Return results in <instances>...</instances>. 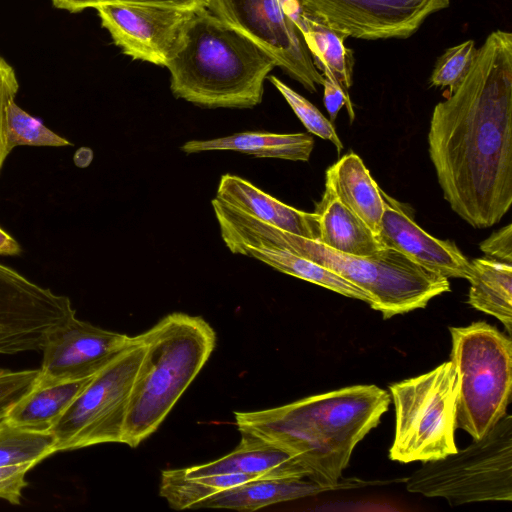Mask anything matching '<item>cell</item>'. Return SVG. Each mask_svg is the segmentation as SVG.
<instances>
[{
	"label": "cell",
	"instance_id": "603a6c76",
	"mask_svg": "<svg viewBox=\"0 0 512 512\" xmlns=\"http://www.w3.org/2000/svg\"><path fill=\"white\" fill-rule=\"evenodd\" d=\"M92 377L48 384L36 382L3 419L28 429L50 430Z\"/></svg>",
	"mask_w": 512,
	"mask_h": 512
},
{
	"label": "cell",
	"instance_id": "6da1fadb",
	"mask_svg": "<svg viewBox=\"0 0 512 512\" xmlns=\"http://www.w3.org/2000/svg\"><path fill=\"white\" fill-rule=\"evenodd\" d=\"M429 155L451 209L470 226L498 223L512 204V34L488 35L460 84L439 102Z\"/></svg>",
	"mask_w": 512,
	"mask_h": 512
},
{
	"label": "cell",
	"instance_id": "83f0119b",
	"mask_svg": "<svg viewBox=\"0 0 512 512\" xmlns=\"http://www.w3.org/2000/svg\"><path fill=\"white\" fill-rule=\"evenodd\" d=\"M6 138L10 152L21 145L62 147L71 145L43 122L20 108L15 99L6 108Z\"/></svg>",
	"mask_w": 512,
	"mask_h": 512
},
{
	"label": "cell",
	"instance_id": "5bb4252c",
	"mask_svg": "<svg viewBox=\"0 0 512 512\" xmlns=\"http://www.w3.org/2000/svg\"><path fill=\"white\" fill-rule=\"evenodd\" d=\"M134 337L94 326L74 316L52 331L42 349L37 383L48 384L94 376Z\"/></svg>",
	"mask_w": 512,
	"mask_h": 512
},
{
	"label": "cell",
	"instance_id": "7a4b0ae2",
	"mask_svg": "<svg viewBox=\"0 0 512 512\" xmlns=\"http://www.w3.org/2000/svg\"><path fill=\"white\" fill-rule=\"evenodd\" d=\"M389 393L374 384L353 385L258 411H237L240 433L271 443L293 456L308 479L333 490L356 445L388 410Z\"/></svg>",
	"mask_w": 512,
	"mask_h": 512
},
{
	"label": "cell",
	"instance_id": "30bf717a",
	"mask_svg": "<svg viewBox=\"0 0 512 512\" xmlns=\"http://www.w3.org/2000/svg\"><path fill=\"white\" fill-rule=\"evenodd\" d=\"M214 16L266 50L286 74L311 93L324 77L281 0H203Z\"/></svg>",
	"mask_w": 512,
	"mask_h": 512
},
{
	"label": "cell",
	"instance_id": "484cf974",
	"mask_svg": "<svg viewBox=\"0 0 512 512\" xmlns=\"http://www.w3.org/2000/svg\"><path fill=\"white\" fill-rule=\"evenodd\" d=\"M258 479L249 474H215L188 477L182 469L164 470L159 494L175 510L194 509L200 501L225 489Z\"/></svg>",
	"mask_w": 512,
	"mask_h": 512
},
{
	"label": "cell",
	"instance_id": "8fae6325",
	"mask_svg": "<svg viewBox=\"0 0 512 512\" xmlns=\"http://www.w3.org/2000/svg\"><path fill=\"white\" fill-rule=\"evenodd\" d=\"M74 316L67 296L0 263V354L42 351L50 333Z\"/></svg>",
	"mask_w": 512,
	"mask_h": 512
},
{
	"label": "cell",
	"instance_id": "4fadbf2b",
	"mask_svg": "<svg viewBox=\"0 0 512 512\" xmlns=\"http://www.w3.org/2000/svg\"><path fill=\"white\" fill-rule=\"evenodd\" d=\"M94 9L124 54L160 66H165L176 50L194 10L137 3H107Z\"/></svg>",
	"mask_w": 512,
	"mask_h": 512
},
{
	"label": "cell",
	"instance_id": "7402d4cb",
	"mask_svg": "<svg viewBox=\"0 0 512 512\" xmlns=\"http://www.w3.org/2000/svg\"><path fill=\"white\" fill-rule=\"evenodd\" d=\"M314 139L307 133L276 134L247 131L210 140H191L181 146L186 154L232 150L258 158L308 161Z\"/></svg>",
	"mask_w": 512,
	"mask_h": 512
},
{
	"label": "cell",
	"instance_id": "ba28073f",
	"mask_svg": "<svg viewBox=\"0 0 512 512\" xmlns=\"http://www.w3.org/2000/svg\"><path fill=\"white\" fill-rule=\"evenodd\" d=\"M406 489L451 505L512 500V416L505 414L482 438L444 458L423 462Z\"/></svg>",
	"mask_w": 512,
	"mask_h": 512
},
{
	"label": "cell",
	"instance_id": "e575fe53",
	"mask_svg": "<svg viewBox=\"0 0 512 512\" xmlns=\"http://www.w3.org/2000/svg\"><path fill=\"white\" fill-rule=\"evenodd\" d=\"M480 250L488 258L512 264V225L493 232L480 243Z\"/></svg>",
	"mask_w": 512,
	"mask_h": 512
},
{
	"label": "cell",
	"instance_id": "d6986e66",
	"mask_svg": "<svg viewBox=\"0 0 512 512\" xmlns=\"http://www.w3.org/2000/svg\"><path fill=\"white\" fill-rule=\"evenodd\" d=\"M325 185L378 238L383 215L381 189L362 159L355 153L342 156L327 169Z\"/></svg>",
	"mask_w": 512,
	"mask_h": 512
},
{
	"label": "cell",
	"instance_id": "52a82bcc",
	"mask_svg": "<svg viewBox=\"0 0 512 512\" xmlns=\"http://www.w3.org/2000/svg\"><path fill=\"white\" fill-rule=\"evenodd\" d=\"M395 435L389 458L427 462L455 453L458 376L446 361L433 370L389 386Z\"/></svg>",
	"mask_w": 512,
	"mask_h": 512
},
{
	"label": "cell",
	"instance_id": "ffe728a7",
	"mask_svg": "<svg viewBox=\"0 0 512 512\" xmlns=\"http://www.w3.org/2000/svg\"><path fill=\"white\" fill-rule=\"evenodd\" d=\"M317 214L316 241L341 253L370 256L385 247L377 236L325 185Z\"/></svg>",
	"mask_w": 512,
	"mask_h": 512
},
{
	"label": "cell",
	"instance_id": "44dd1931",
	"mask_svg": "<svg viewBox=\"0 0 512 512\" xmlns=\"http://www.w3.org/2000/svg\"><path fill=\"white\" fill-rule=\"evenodd\" d=\"M305 479L307 478L250 480L200 501L194 509L218 508L255 511L269 505L333 490Z\"/></svg>",
	"mask_w": 512,
	"mask_h": 512
},
{
	"label": "cell",
	"instance_id": "277c9868",
	"mask_svg": "<svg viewBox=\"0 0 512 512\" xmlns=\"http://www.w3.org/2000/svg\"><path fill=\"white\" fill-rule=\"evenodd\" d=\"M238 241L246 246L285 250L325 267L363 290L370 307L385 320L425 308L434 297L450 291L448 278L388 247L370 256L349 255L250 215L240 222Z\"/></svg>",
	"mask_w": 512,
	"mask_h": 512
},
{
	"label": "cell",
	"instance_id": "4dcf8cb0",
	"mask_svg": "<svg viewBox=\"0 0 512 512\" xmlns=\"http://www.w3.org/2000/svg\"><path fill=\"white\" fill-rule=\"evenodd\" d=\"M39 369L11 371L0 368V420L35 385Z\"/></svg>",
	"mask_w": 512,
	"mask_h": 512
},
{
	"label": "cell",
	"instance_id": "836d02e7",
	"mask_svg": "<svg viewBox=\"0 0 512 512\" xmlns=\"http://www.w3.org/2000/svg\"><path fill=\"white\" fill-rule=\"evenodd\" d=\"M33 467L32 464L0 467V499L19 505L22 492L28 486L26 474Z\"/></svg>",
	"mask_w": 512,
	"mask_h": 512
},
{
	"label": "cell",
	"instance_id": "7c38bea8",
	"mask_svg": "<svg viewBox=\"0 0 512 512\" xmlns=\"http://www.w3.org/2000/svg\"><path fill=\"white\" fill-rule=\"evenodd\" d=\"M330 28L363 40L405 39L450 0H295Z\"/></svg>",
	"mask_w": 512,
	"mask_h": 512
},
{
	"label": "cell",
	"instance_id": "8992f818",
	"mask_svg": "<svg viewBox=\"0 0 512 512\" xmlns=\"http://www.w3.org/2000/svg\"><path fill=\"white\" fill-rule=\"evenodd\" d=\"M449 330L450 361L458 376L456 428L478 440L506 414L512 392V342L483 321Z\"/></svg>",
	"mask_w": 512,
	"mask_h": 512
},
{
	"label": "cell",
	"instance_id": "d4e9b609",
	"mask_svg": "<svg viewBox=\"0 0 512 512\" xmlns=\"http://www.w3.org/2000/svg\"><path fill=\"white\" fill-rule=\"evenodd\" d=\"M259 260L282 273L319 285L345 297L364 301L369 304L367 294L336 273L291 252L253 246H239L231 251Z\"/></svg>",
	"mask_w": 512,
	"mask_h": 512
},
{
	"label": "cell",
	"instance_id": "d590c367",
	"mask_svg": "<svg viewBox=\"0 0 512 512\" xmlns=\"http://www.w3.org/2000/svg\"><path fill=\"white\" fill-rule=\"evenodd\" d=\"M323 77H324L323 102H324V106L330 116V121L332 122L337 118V115L343 106L347 107V111L350 116V120L353 121L354 111H353V106L349 99L347 91H345L333 77H331V76H323Z\"/></svg>",
	"mask_w": 512,
	"mask_h": 512
},
{
	"label": "cell",
	"instance_id": "2e32d148",
	"mask_svg": "<svg viewBox=\"0 0 512 512\" xmlns=\"http://www.w3.org/2000/svg\"><path fill=\"white\" fill-rule=\"evenodd\" d=\"M240 434V443L232 452L211 462L183 468L185 475L249 474L258 479L308 477L302 464L285 450L250 434Z\"/></svg>",
	"mask_w": 512,
	"mask_h": 512
},
{
	"label": "cell",
	"instance_id": "5b68a950",
	"mask_svg": "<svg viewBox=\"0 0 512 512\" xmlns=\"http://www.w3.org/2000/svg\"><path fill=\"white\" fill-rule=\"evenodd\" d=\"M145 351L131 389L122 443L136 448L163 423L211 356L216 334L200 316L166 315L140 334Z\"/></svg>",
	"mask_w": 512,
	"mask_h": 512
},
{
	"label": "cell",
	"instance_id": "4316f807",
	"mask_svg": "<svg viewBox=\"0 0 512 512\" xmlns=\"http://www.w3.org/2000/svg\"><path fill=\"white\" fill-rule=\"evenodd\" d=\"M50 430H34L0 420V467L21 464L36 466L56 453Z\"/></svg>",
	"mask_w": 512,
	"mask_h": 512
},
{
	"label": "cell",
	"instance_id": "cb8c5ba5",
	"mask_svg": "<svg viewBox=\"0 0 512 512\" xmlns=\"http://www.w3.org/2000/svg\"><path fill=\"white\" fill-rule=\"evenodd\" d=\"M471 268L468 303L497 318L511 335L512 264L484 257L474 259Z\"/></svg>",
	"mask_w": 512,
	"mask_h": 512
},
{
	"label": "cell",
	"instance_id": "3957f363",
	"mask_svg": "<svg viewBox=\"0 0 512 512\" xmlns=\"http://www.w3.org/2000/svg\"><path fill=\"white\" fill-rule=\"evenodd\" d=\"M277 66L260 45L214 16L193 10L165 67L176 98L204 108H253Z\"/></svg>",
	"mask_w": 512,
	"mask_h": 512
},
{
	"label": "cell",
	"instance_id": "9a60e30c",
	"mask_svg": "<svg viewBox=\"0 0 512 512\" xmlns=\"http://www.w3.org/2000/svg\"><path fill=\"white\" fill-rule=\"evenodd\" d=\"M383 215L378 240L418 265L446 278L469 279L471 262L455 243L425 232L403 208L382 189Z\"/></svg>",
	"mask_w": 512,
	"mask_h": 512
},
{
	"label": "cell",
	"instance_id": "8d00e7d4",
	"mask_svg": "<svg viewBox=\"0 0 512 512\" xmlns=\"http://www.w3.org/2000/svg\"><path fill=\"white\" fill-rule=\"evenodd\" d=\"M20 253L19 243L0 227V255L14 256Z\"/></svg>",
	"mask_w": 512,
	"mask_h": 512
},
{
	"label": "cell",
	"instance_id": "f546056e",
	"mask_svg": "<svg viewBox=\"0 0 512 512\" xmlns=\"http://www.w3.org/2000/svg\"><path fill=\"white\" fill-rule=\"evenodd\" d=\"M477 53L474 40H467L447 49L433 69L432 86L448 88L451 94L468 73Z\"/></svg>",
	"mask_w": 512,
	"mask_h": 512
},
{
	"label": "cell",
	"instance_id": "1f68e13d",
	"mask_svg": "<svg viewBox=\"0 0 512 512\" xmlns=\"http://www.w3.org/2000/svg\"><path fill=\"white\" fill-rule=\"evenodd\" d=\"M18 89L14 68L0 56V171L10 153L6 138V108L15 99Z\"/></svg>",
	"mask_w": 512,
	"mask_h": 512
},
{
	"label": "cell",
	"instance_id": "e0dca14e",
	"mask_svg": "<svg viewBox=\"0 0 512 512\" xmlns=\"http://www.w3.org/2000/svg\"><path fill=\"white\" fill-rule=\"evenodd\" d=\"M216 198L265 223L308 239H318L315 212L291 207L239 176L223 175Z\"/></svg>",
	"mask_w": 512,
	"mask_h": 512
},
{
	"label": "cell",
	"instance_id": "9c48e42d",
	"mask_svg": "<svg viewBox=\"0 0 512 512\" xmlns=\"http://www.w3.org/2000/svg\"><path fill=\"white\" fill-rule=\"evenodd\" d=\"M144 351L141 335L134 336L130 345L90 379L50 429L56 453L122 443L129 397Z\"/></svg>",
	"mask_w": 512,
	"mask_h": 512
},
{
	"label": "cell",
	"instance_id": "d6a6232c",
	"mask_svg": "<svg viewBox=\"0 0 512 512\" xmlns=\"http://www.w3.org/2000/svg\"><path fill=\"white\" fill-rule=\"evenodd\" d=\"M53 5L70 13H77L87 8H95L107 3H137L150 5L174 6L195 9L203 6V0H51Z\"/></svg>",
	"mask_w": 512,
	"mask_h": 512
},
{
	"label": "cell",
	"instance_id": "ac0fdd59",
	"mask_svg": "<svg viewBox=\"0 0 512 512\" xmlns=\"http://www.w3.org/2000/svg\"><path fill=\"white\" fill-rule=\"evenodd\" d=\"M299 29L316 69L333 77L347 91L352 85L353 52L344 45L347 35L334 30L303 11L295 0H281Z\"/></svg>",
	"mask_w": 512,
	"mask_h": 512
},
{
	"label": "cell",
	"instance_id": "f1b7e54d",
	"mask_svg": "<svg viewBox=\"0 0 512 512\" xmlns=\"http://www.w3.org/2000/svg\"><path fill=\"white\" fill-rule=\"evenodd\" d=\"M268 79L281 93L305 128L310 133L332 142L337 148L338 153H340L343 149V144L331 121H329L310 101L294 91L276 76H268Z\"/></svg>",
	"mask_w": 512,
	"mask_h": 512
}]
</instances>
